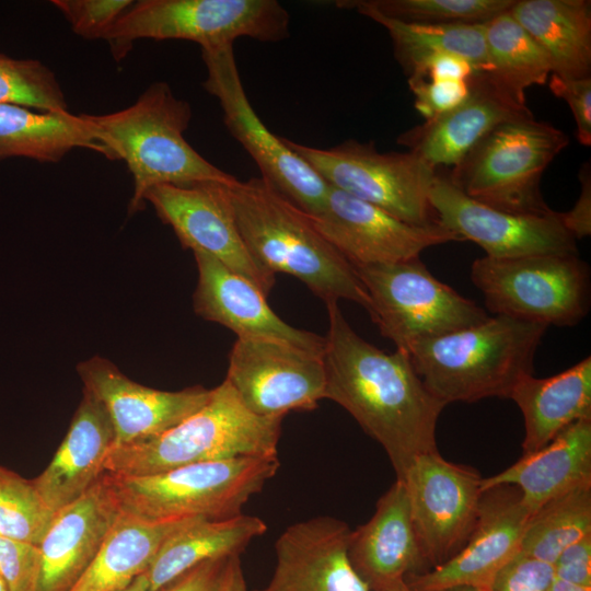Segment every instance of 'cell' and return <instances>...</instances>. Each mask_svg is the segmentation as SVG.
Listing matches in <instances>:
<instances>
[{
	"mask_svg": "<svg viewBox=\"0 0 591 591\" xmlns=\"http://www.w3.org/2000/svg\"><path fill=\"white\" fill-rule=\"evenodd\" d=\"M205 90L218 99L223 121L262 172V177L310 216L323 207L329 185L282 140L269 131L245 93L233 45L201 48Z\"/></svg>",
	"mask_w": 591,
	"mask_h": 591,
	"instance_id": "obj_12",
	"label": "cell"
},
{
	"mask_svg": "<svg viewBox=\"0 0 591 591\" xmlns=\"http://www.w3.org/2000/svg\"><path fill=\"white\" fill-rule=\"evenodd\" d=\"M548 86L554 95L563 99L570 107L577 139L582 146L591 144V77L568 79L549 76Z\"/></svg>",
	"mask_w": 591,
	"mask_h": 591,
	"instance_id": "obj_42",
	"label": "cell"
},
{
	"mask_svg": "<svg viewBox=\"0 0 591 591\" xmlns=\"http://www.w3.org/2000/svg\"><path fill=\"white\" fill-rule=\"evenodd\" d=\"M85 116L100 132L108 160H124L132 175L129 215L141 210L147 192L159 185L232 184L237 179L201 157L185 139L192 106L175 96L166 82L150 84L127 108Z\"/></svg>",
	"mask_w": 591,
	"mask_h": 591,
	"instance_id": "obj_3",
	"label": "cell"
},
{
	"mask_svg": "<svg viewBox=\"0 0 591 591\" xmlns=\"http://www.w3.org/2000/svg\"><path fill=\"white\" fill-rule=\"evenodd\" d=\"M549 591H591V587L582 586L554 577Z\"/></svg>",
	"mask_w": 591,
	"mask_h": 591,
	"instance_id": "obj_47",
	"label": "cell"
},
{
	"mask_svg": "<svg viewBox=\"0 0 591 591\" xmlns=\"http://www.w3.org/2000/svg\"><path fill=\"white\" fill-rule=\"evenodd\" d=\"M482 479L474 468L449 462L438 451L412 463L403 482L426 571L466 544L478 515Z\"/></svg>",
	"mask_w": 591,
	"mask_h": 591,
	"instance_id": "obj_13",
	"label": "cell"
},
{
	"mask_svg": "<svg viewBox=\"0 0 591 591\" xmlns=\"http://www.w3.org/2000/svg\"><path fill=\"white\" fill-rule=\"evenodd\" d=\"M115 433L104 406L88 391L48 466L32 482L53 512L83 496L105 473Z\"/></svg>",
	"mask_w": 591,
	"mask_h": 591,
	"instance_id": "obj_25",
	"label": "cell"
},
{
	"mask_svg": "<svg viewBox=\"0 0 591 591\" xmlns=\"http://www.w3.org/2000/svg\"><path fill=\"white\" fill-rule=\"evenodd\" d=\"M531 513L520 490L498 485L483 491L475 526L464 547L448 561L405 581L412 591L467 586L490 591L499 570L520 552Z\"/></svg>",
	"mask_w": 591,
	"mask_h": 591,
	"instance_id": "obj_18",
	"label": "cell"
},
{
	"mask_svg": "<svg viewBox=\"0 0 591 591\" xmlns=\"http://www.w3.org/2000/svg\"><path fill=\"white\" fill-rule=\"evenodd\" d=\"M568 142L563 130L534 116L508 120L487 132L448 176L464 194L493 208L545 215L552 209L541 193V178Z\"/></svg>",
	"mask_w": 591,
	"mask_h": 591,
	"instance_id": "obj_7",
	"label": "cell"
},
{
	"mask_svg": "<svg viewBox=\"0 0 591 591\" xmlns=\"http://www.w3.org/2000/svg\"><path fill=\"white\" fill-rule=\"evenodd\" d=\"M338 8L355 9L387 30L395 58L408 73L418 63L437 55L459 56L479 71H487L483 24H431L403 22L358 4L355 0L336 2Z\"/></svg>",
	"mask_w": 591,
	"mask_h": 591,
	"instance_id": "obj_32",
	"label": "cell"
},
{
	"mask_svg": "<svg viewBox=\"0 0 591 591\" xmlns=\"http://www.w3.org/2000/svg\"><path fill=\"white\" fill-rule=\"evenodd\" d=\"M290 16L276 0H140L104 36L115 60L138 39H183L200 48L233 45L240 37L276 43L289 36Z\"/></svg>",
	"mask_w": 591,
	"mask_h": 591,
	"instance_id": "obj_8",
	"label": "cell"
},
{
	"mask_svg": "<svg viewBox=\"0 0 591 591\" xmlns=\"http://www.w3.org/2000/svg\"><path fill=\"white\" fill-rule=\"evenodd\" d=\"M553 566L555 577L591 587V534L564 549Z\"/></svg>",
	"mask_w": 591,
	"mask_h": 591,
	"instance_id": "obj_43",
	"label": "cell"
},
{
	"mask_svg": "<svg viewBox=\"0 0 591 591\" xmlns=\"http://www.w3.org/2000/svg\"><path fill=\"white\" fill-rule=\"evenodd\" d=\"M218 591H247L240 555L229 557Z\"/></svg>",
	"mask_w": 591,
	"mask_h": 591,
	"instance_id": "obj_46",
	"label": "cell"
},
{
	"mask_svg": "<svg viewBox=\"0 0 591 591\" xmlns=\"http://www.w3.org/2000/svg\"><path fill=\"white\" fill-rule=\"evenodd\" d=\"M403 22L483 24L509 10L514 0H355Z\"/></svg>",
	"mask_w": 591,
	"mask_h": 591,
	"instance_id": "obj_36",
	"label": "cell"
},
{
	"mask_svg": "<svg viewBox=\"0 0 591 591\" xmlns=\"http://www.w3.org/2000/svg\"><path fill=\"white\" fill-rule=\"evenodd\" d=\"M310 217L317 231L352 266L417 258L430 246L459 241L437 222L407 223L331 185L322 209Z\"/></svg>",
	"mask_w": 591,
	"mask_h": 591,
	"instance_id": "obj_17",
	"label": "cell"
},
{
	"mask_svg": "<svg viewBox=\"0 0 591 591\" xmlns=\"http://www.w3.org/2000/svg\"><path fill=\"white\" fill-rule=\"evenodd\" d=\"M380 591H412L409 587L407 586L406 581H401L392 587H389L386 589L380 590Z\"/></svg>",
	"mask_w": 591,
	"mask_h": 591,
	"instance_id": "obj_49",
	"label": "cell"
},
{
	"mask_svg": "<svg viewBox=\"0 0 591 591\" xmlns=\"http://www.w3.org/2000/svg\"><path fill=\"white\" fill-rule=\"evenodd\" d=\"M230 185L219 182L159 185L147 192L144 201L173 229L184 248L208 253L268 297L275 275L250 254L234 217Z\"/></svg>",
	"mask_w": 591,
	"mask_h": 591,
	"instance_id": "obj_16",
	"label": "cell"
},
{
	"mask_svg": "<svg viewBox=\"0 0 591 591\" xmlns=\"http://www.w3.org/2000/svg\"><path fill=\"white\" fill-rule=\"evenodd\" d=\"M0 591H10L7 582L0 577Z\"/></svg>",
	"mask_w": 591,
	"mask_h": 591,
	"instance_id": "obj_51",
	"label": "cell"
},
{
	"mask_svg": "<svg viewBox=\"0 0 591 591\" xmlns=\"http://www.w3.org/2000/svg\"><path fill=\"white\" fill-rule=\"evenodd\" d=\"M586 484H591V419L571 424L545 447L483 478L482 490L515 486L532 515L549 500Z\"/></svg>",
	"mask_w": 591,
	"mask_h": 591,
	"instance_id": "obj_26",
	"label": "cell"
},
{
	"mask_svg": "<svg viewBox=\"0 0 591 591\" xmlns=\"http://www.w3.org/2000/svg\"><path fill=\"white\" fill-rule=\"evenodd\" d=\"M224 380L250 412L267 418L313 410L326 392L323 355L269 338L237 337Z\"/></svg>",
	"mask_w": 591,
	"mask_h": 591,
	"instance_id": "obj_14",
	"label": "cell"
},
{
	"mask_svg": "<svg viewBox=\"0 0 591 591\" xmlns=\"http://www.w3.org/2000/svg\"><path fill=\"white\" fill-rule=\"evenodd\" d=\"M118 513L104 475L78 500L57 511L38 544L37 591H70L97 554Z\"/></svg>",
	"mask_w": 591,
	"mask_h": 591,
	"instance_id": "obj_23",
	"label": "cell"
},
{
	"mask_svg": "<svg viewBox=\"0 0 591 591\" xmlns=\"http://www.w3.org/2000/svg\"><path fill=\"white\" fill-rule=\"evenodd\" d=\"M531 116L528 105L517 103L479 71L461 104L404 131L397 141L434 170L455 166L497 125Z\"/></svg>",
	"mask_w": 591,
	"mask_h": 591,
	"instance_id": "obj_22",
	"label": "cell"
},
{
	"mask_svg": "<svg viewBox=\"0 0 591 591\" xmlns=\"http://www.w3.org/2000/svg\"><path fill=\"white\" fill-rule=\"evenodd\" d=\"M442 591H489V590L479 589L475 587L460 586V587L449 588Z\"/></svg>",
	"mask_w": 591,
	"mask_h": 591,
	"instance_id": "obj_50",
	"label": "cell"
},
{
	"mask_svg": "<svg viewBox=\"0 0 591 591\" xmlns=\"http://www.w3.org/2000/svg\"><path fill=\"white\" fill-rule=\"evenodd\" d=\"M72 31L85 39H103L134 3L131 0H53Z\"/></svg>",
	"mask_w": 591,
	"mask_h": 591,
	"instance_id": "obj_38",
	"label": "cell"
},
{
	"mask_svg": "<svg viewBox=\"0 0 591 591\" xmlns=\"http://www.w3.org/2000/svg\"><path fill=\"white\" fill-rule=\"evenodd\" d=\"M0 104L39 112L68 113L56 74L36 59H14L0 54Z\"/></svg>",
	"mask_w": 591,
	"mask_h": 591,
	"instance_id": "obj_37",
	"label": "cell"
},
{
	"mask_svg": "<svg viewBox=\"0 0 591 591\" xmlns=\"http://www.w3.org/2000/svg\"><path fill=\"white\" fill-rule=\"evenodd\" d=\"M228 559L223 557L204 561L161 591H218Z\"/></svg>",
	"mask_w": 591,
	"mask_h": 591,
	"instance_id": "obj_44",
	"label": "cell"
},
{
	"mask_svg": "<svg viewBox=\"0 0 591 591\" xmlns=\"http://www.w3.org/2000/svg\"><path fill=\"white\" fill-rule=\"evenodd\" d=\"M509 12L545 51L552 74L591 77L590 0H514Z\"/></svg>",
	"mask_w": 591,
	"mask_h": 591,
	"instance_id": "obj_29",
	"label": "cell"
},
{
	"mask_svg": "<svg viewBox=\"0 0 591 591\" xmlns=\"http://www.w3.org/2000/svg\"><path fill=\"white\" fill-rule=\"evenodd\" d=\"M581 192L575 206L568 212H560L565 228L576 240L591 233V170L584 163L579 173Z\"/></svg>",
	"mask_w": 591,
	"mask_h": 591,
	"instance_id": "obj_45",
	"label": "cell"
},
{
	"mask_svg": "<svg viewBox=\"0 0 591 591\" xmlns=\"http://www.w3.org/2000/svg\"><path fill=\"white\" fill-rule=\"evenodd\" d=\"M54 515L32 479L0 465V535L38 546Z\"/></svg>",
	"mask_w": 591,
	"mask_h": 591,
	"instance_id": "obj_35",
	"label": "cell"
},
{
	"mask_svg": "<svg viewBox=\"0 0 591 591\" xmlns=\"http://www.w3.org/2000/svg\"><path fill=\"white\" fill-rule=\"evenodd\" d=\"M198 280L194 310L237 337L269 338L324 355L325 336L296 328L269 306L266 296L248 279L201 251H194Z\"/></svg>",
	"mask_w": 591,
	"mask_h": 591,
	"instance_id": "obj_21",
	"label": "cell"
},
{
	"mask_svg": "<svg viewBox=\"0 0 591 591\" xmlns=\"http://www.w3.org/2000/svg\"><path fill=\"white\" fill-rule=\"evenodd\" d=\"M195 519L150 522L119 510L97 554L70 591H118L144 573L161 545Z\"/></svg>",
	"mask_w": 591,
	"mask_h": 591,
	"instance_id": "obj_31",
	"label": "cell"
},
{
	"mask_svg": "<svg viewBox=\"0 0 591 591\" xmlns=\"http://www.w3.org/2000/svg\"><path fill=\"white\" fill-rule=\"evenodd\" d=\"M434 220L459 241H472L491 258L537 254H578L576 239L560 212L519 215L479 202L437 174L429 193Z\"/></svg>",
	"mask_w": 591,
	"mask_h": 591,
	"instance_id": "obj_15",
	"label": "cell"
},
{
	"mask_svg": "<svg viewBox=\"0 0 591 591\" xmlns=\"http://www.w3.org/2000/svg\"><path fill=\"white\" fill-rule=\"evenodd\" d=\"M77 148L93 150L108 159L100 132L85 114L38 112L0 104V161L20 157L58 163Z\"/></svg>",
	"mask_w": 591,
	"mask_h": 591,
	"instance_id": "obj_28",
	"label": "cell"
},
{
	"mask_svg": "<svg viewBox=\"0 0 591 591\" xmlns=\"http://www.w3.org/2000/svg\"><path fill=\"white\" fill-rule=\"evenodd\" d=\"M509 398L523 415V454L540 450L571 424L591 419V357L553 376H522Z\"/></svg>",
	"mask_w": 591,
	"mask_h": 591,
	"instance_id": "obj_27",
	"label": "cell"
},
{
	"mask_svg": "<svg viewBox=\"0 0 591 591\" xmlns=\"http://www.w3.org/2000/svg\"><path fill=\"white\" fill-rule=\"evenodd\" d=\"M326 308L325 398L382 445L403 480L417 456L438 451L436 430L445 404L424 384L407 351L376 348L352 329L337 301Z\"/></svg>",
	"mask_w": 591,
	"mask_h": 591,
	"instance_id": "obj_1",
	"label": "cell"
},
{
	"mask_svg": "<svg viewBox=\"0 0 591 591\" xmlns=\"http://www.w3.org/2000/svg\"><path fill=\"white\" fill-rule=\"evenodd\" d=\"M369 298L370 314L396 349L485 321L474 301L438 280L417 258L354 266Z\"/></svg>",
	"mask_w": 591,
	"mask_h": 591,
	"instance_id": "obj_9",
	"label": "cell"
},
{
	"mask_svg": "<svg viewBox=\"0 0 591 591\" xmlns=\"http://www.w3.org/2000/svg\"><path fill=\"white\" fill-rule=\"evenodd\" d=\"M282 140L328 185L407 223L436 222L429 193L438 173L415 153L381 152L352 139L328 149Z\"/></svg>",
	"mask_w": 591,
	"mask_h": 591,
	"instance_id": "obj_10",
	"label": "cell"
},
{
	"mask_svg": "<svg viewBox=\"0 0 591 591\" xmlns=\"http://www.w3.org/2000/svg\"><path fill=\"white\" fill-rule=\"evenodd\" d=\"M348 557L370 591L426 571L415 535L406 486L396 479L378 500L368 522L350 532Z\"/></svg>",
	"mask_w": 591,
	"mask_h": 591,
	"instance_id": "obj_24",
	"label": "cell"
},
{
	"mask_svg": "<svg viewBox=\"0 0 591 591\" xmlns=\"http://www.w3.org/2000/svg\"><path fill=\"white\" fill-rule=\"evenodd\" d=\"M470 80L409 77L415 107L425 120L439 116L461 104L470 92Z\"/></svg>",
	"mask_w": 591,
	"mask_h": 591,
	"instance_id": "obj_39",
	"label": "cell"
},
{
	"mask_svg": "<svg viewBox=\"0 0 591 591\" xmlns=\"http://www.w3.org/2000/svg\"><path fill=\"white\" fill-rule=\"evenodd\" d=\"M487 73L510 97L526 105L525 91L545 84L552 66L545 51L509 10L484 23Z\"/></svg>",
	"mask_w": 591,
	"mask_h": 591,
	"instance_id": "obj_33",
	"label": "cell"
},
{
	"mask_svg": "<svg viewBox=\"0 0 591 591\" xmlns=\"http://www.w3.org/2000/svg\"><path fill=\"white\" fill-rule=\"evenodd\" d=\"M83 390L106 409L112 421L114 447L155 437L174 427L210 398L200 385L181 391H161L126 376L112 361L94 356L77 367Z\"/></svg>",
	"mask_w": 591,
	"mask_h": 591,
	"instance_id": "obj_19",
	"label": "cell"
},
{
	"mask_svg": "<svg viewBox=\"0 0 591 591\" xmlns=\"http://www.w3.org/2000/svg\"><path fill=\"white\" fill-rule=\"evenodd\" d=\"M554 566L517 553L496 575L490 591H549Z\"/></svg>",
	"mask_w": 591,
	"mask_h": 591,
	"instance_id": "obj_41",
	"label": "cell"
},
{
	"mask_svg": "<svg viewBox=\"0 0 591 591\" xmlns=\"http://www.w3.org/2000/svg\"><path fill=\"white\" fill-rule=\"evenodd\" d=\"M258 517L240 514L223 520L195 519L173 533L160 547L146 576L148 591H161L197 565L240 555L266 531Z\"/></svg>",
	"mask_w": 591,
	"mask_h": 591,
	"instance_id": "obj_30",
	"label": "cell"
},
{
	"mask_svg": "<svg viewBox=\"0 0 591 591\" xmlns=\"http://www.w3.org/2000/svg\"><path fill=\"white\" fill-rule=\"evenodd\" d=\"M590 534L591 484H586L549 500L531 515L520 552L553 565L564 549Z\"/></svg>",
	"mask_w": 591,
	"mask_h": 591,
	"instance_id": "obj_34",
	"label": "cell"
},
{
	"mask_svg": "<svg viewBox=\"0 0 591 591\" xmlns=\"http://www.w3.org/2000/svg\"><path fill=\"white\" fill-rule=\"evenodd\" d=\"M282 418L250 412L224 380L208 402L169 430L109 450L104 468L117 475H150L201 462L274 456Z\"/></svg>",
	"mask_w": 591,
	"mask_h": 591,
	"instance_id": "obj_5",
	"label": "cell"
},
{
	"mask_svg": "<svg viewBox=\"0 0 591 591\" xmlns=\"http://www.w3.org/2000/svg\"><path fill=\"white\" fill-rule=\"evenodd\" d=\"M588 276L578 254L484 256L471 268L491 313L547 326H570L586 315Z\"/></svg>",
	"mask_w": 591,
	"mask_h": 591,
	"instance_id": "obj_11",
	"label": "cell"
},
{
	"mask_svg": "<svg viewBox=\"0 0 591 591\" xmlns=\"http://www.w3.org/2000/svg\"><path fill=\"white\" fill-rule=\"evenodd\" d=\"M351 530L321 515L288 526L275 544L276 567L256 591H370L348 557Z\"/></svg>",
	"mask_w": 591,
	"mask_h": 591,
	"instance_id": "obj_20",
	"label": "cell"
},
{
	"mask_svg": "<svg viewBox=\"0 0 591 591\" xmlns=\"http://www.w3.org/2000/svg\"><path fill=\"white\" fill-rule=\"evenodd\" d=\"M279 468L274 456L201 462L150 475L106 473L120 511L150 522L223 520L242 514Z\"/></svg>",
	"mask_w": 591,
	"mask_h": 591,
	"instance_id": "obj_6",
	"label": "cell"
},
{
	"mask_svg": "<svg viewBox=\"0 0 591 591\" xmlns=\"http://www.w3.org/2000/svg\"><path fill=\"white\" fill-rule=\"evenodd\" d=\"M38 546L0 535V577L10 591H37Z\"/></svg>",
	"mask_w": 591,
	"mask_h": 591,
	"instance_id": "obj_40",
	"label": "cell"
},
{
	"mask_svg": "<svg viewBox=\"0 0 591 591\" xmlns=\"http://www.w3.org/2000/svg\"><path fill=\"white\" fill-rule=\"evenodd\" d=\"M149 583L146 572L135 578L127 587L118 591H148Z\"/></svg>",
	"mask_w": 591,
	"mask_h": 591,
	"instance_id": "obj_48",
	"label": "cell"
},
{
	"mask_svg": "<svg viewBox=\"0 0 591 591\" xmlns=\"http://www.w3.org/2000/svg\"><path fill=\"white\" fill-rule=\"evenodd\" d=\"M229 189L240 233L262 267L299 279L325 303L345 299L369 311L370 298L355 267L308 213L262 176L236 179Z\"/></svg>",
	"mask_w": 591,
	"mask_h": 591,
	"instance_id": "obj_2",
	"label": "cell"
},
{
	"mask_svg": "<svg viewBox=\"0 0 591 591\" xmlns=\"http://www.w3.org/2000/svg\"><path fill=\"white\" fill-rule=\"evenodd\" d=\"M548 326L505 315L414 344L408 355L427 389L445 405L510 397L533 374L537 346Z\"/></svg>",
	"mask_w": 591,
	"mask_h": 591,
	"instance_id": "obj_4",
	"label": "cell"
}]
</instances>
